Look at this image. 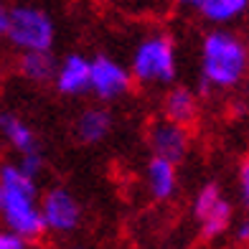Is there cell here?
<instances>
[{
    "label": "cell",
    "instance_id": "6da1fadb",
    "mask_svg": "<svg viewBox=\"0 0 249 249\" xmlns=\"http://www.w3.org/2000/svg\"><path fill=\"white\" fill-rule=\"evenodd\" d=\"M201 84L211 92H231L249 76V43L234 28H211L201 38Z\"/></svg>",
    "mask_w": 249,
    "mask_h": 249
},
{
    "label": "cell",
    "instance_id": "7a4b0ae2",
    "mask_svg": "<svg viewBox=\"0 0 249 249\" xmlns=\"http://www.w3.org/2000/svg\"><path fill=\"white\" fill-rule=\"evenodd\" d=\"M0 226L16 231L26 242H36L46 231L41 221L36 178L26 176L13 160L0 163Z\"/></svg>",
    "mask_w": 249,
    "mask_h": 249
},
{
    "label": "cell",
    "instance_id": "3957f363",
    "mask_svg": "<svg viewBox=\"0 0 249 249\" xmlns=\"http://www.w3.org/2000/svg\"><path fill=\"white\" fill-rule=\"evenodd\" d=\"M132 84L140 87H168L178 76V49L176 41L163 31L142 36L130 56Z\"/></svg>",
    "mask_w": 249,
    "mask_h": 249
},
{
    "label": "cell",
    "instance_id": "277c9868",
    "mask_svg": "<svg viewBox=\"0 0 249 249\" xmlns=\"http://www.w3.org/2000/svg\"><path fill=\"white\" fill-rule=\"evenodd\" d=\"M16 51H51L56 43V23L51 13L38 5H16L10 8L5 36Z\"/></svg>",
    "mask_w": 249,
    "mask_h": 249
},
{
    "label": "cell",
    "instance_id": "5b68a950",
    "mask_svg": "<svg viewBox=\"0 0 249 249\" xmlns=\"http://www.w3.org/2000/svg\"><path fill=\"white\" fill-rule=\"evenodd\" d=\"M132 89L130 69L122 66L115 56L99 53L89 59V92L102 102H115Z\"/></svg>",
    "mask_w": 249,
    "mask_h": 249
},
{
    "label": "cell",
    "instance_id": "8992f818",
    "mask_svg": "<svg viewBox=\"0 0 249 249\" xmlns=\"http://www.w3.org/2000/svg\"><path fill=\"white\" fill-rule=\"evenodd\" d=\"M43 229L51 234H71L82 224V206L69 188L56 186L38 198Z\"/></svg>",
    "mask_w": 249,
    "mask_h": 249
},
{
    "label": "cell",
    "instance_id": "52a82bcc",
    "mask_svg": "<svg viewBox=\"0 0 249 249\" xmlns=\"http://www.w3.org/2000/svg\"><path fill=\"white\" fill-rule=\"evenodd\" d=\"M194 213L201 224V234L206 239H219L231 224V203L224 198L216 183H206L194 201Z\"/></svg>",
    "mask_w": 249,
    "mask_h": 249
},
{
    "label": "cell",
    "instance_id": "ba28073f",
    "mask_svg": "<svg viewBox=\"0 0 249 249\" xmlns=\"http://www.w3.org/2000/svg\"><path fill=\"white\" fill-rule=\"evenodd\" d=\"M148 145L153 155H160L171 163H180L191 150V135L186 124L160 117L148 127Z\"/></svg>",
    "mask_w": 249,
    "mask_h": 249
},
{
    "label": "cell",
    "instance_id": "9c48e42d",
    "mask_svg": "<svg viewBox=\"0 0 249 249\" xmlns=\"http://www.w3.org/2000/svg\"><path fill=\"white\" fill-rule=\"evenodd\" d=\"M53 87L64 97H82L89 92V56L84 53H66L56 61L53 69Z\"/></svg>",
    "mask_w": 249,
    "mask_h": 249
},
{
    "label": "cell",
    "instance_id": "30bf717a",
    "mask_svg": "<svg viewBox=\"0 0 249 249\" xmlns=\"http://www.w3.org/2000/svg\"><path fill=\"white\" fill-rule=\"evenodd\" d=\"M196 10L211 28H236L249 18V0H198Z\"/></svg>",
    "mask_w": 249,
    "mask_h": 249
},
{
    "label": "cell",
    "instance_id": "8fae6325",
    "mask_svg": "<svg viewBox=\"0 0 249 249\" xmlns=\"http://www.w3.org/2000/svg\"><path fill=\"white\" fill-rule=\"evenodd\" d=\"M145 186L155 201H171L178 191V171L176 163L165 160L160 155H153L145 165Z\"/></svg>",
    "mask_w": 249,
    "mask_h": 249
},
{
    "label": "cell",
    "instance_id": "7c38bea8",
    "mask_svg": "<svg viewBox=\"0 0 249 249\" xmlns=\"http://www.w3.org/2000/svg\"><path fill=\"white\" fill-rule=\"evenodd\" d=\"M0 138H3V142H8L18 155L41 150L38 135L33 132V127H31V124L20 117V115H16V112H8V109L0 112Z\"/></svg>",
    "mask_w": 249,
    "mask_h": 249
},
{
    "label": "cell",
    "instance_id": "4fadbf2b",
    "mask_svg": "<svg viewBox=\"0 0 249 249\" xmlns=\"http://www.w3.org/2000/svg\"><path fill=\"white\" fill-rule=\"evenodd\" d=\"M112 112L107 107H87L74 122V135L82 145H97L112 132Z\"/></svg>",
    "mask_w": 249,
    "mask_h": 249
},
{
    "label": "cell",
    "instance_id": "5bb4252c",
    "mask_svg": "<svg viewBox=\"0 0 249 249\" xmlns=\"http://www.w3.org/2000/svg\"><path fill=\"white\" fill-rule=\"evenodd\" d=\"M198 115V97L194 89L188 87H173L168 89V94L163 99V117L178 122V124H188L196 120Z\"/></svg>",
    "mask_w": 249,
    "mask_h": 249
},
{
    "label": "cell",
    "instance_id": "9a60e30c",
    "mask_svg": "<svg viewBox=\"0 0 249 249\" xmlns=\"http://www.w3.org/2000/svg\"><path fill=\"white\" fill-rule=\"evenodd\" d=\"M53 69H56V59L51 56V51H23L20 53L18 71H20V76H26L33 84L51 82Z\"/></svg>",
    "mask_w": 249,
    "mask_h": 249
},
{
    "label": "cell",
    "instance_id": "2e32d148",
    "mask_svg": "<svg viewBox=\"0 0 249 249\" xmlns=\"http://www.w3.org/2000/svg\"><path fill=\"white\" fill-rule=\"evenodd\" d=\"M18 165H20V171H23L26 176L31 178H36L43 173V153L41 150H33V153H23V155H18Z\"/></svg>",
    "mask_w": 249,
    "mask_h": 249
},
{
    "label": "cell",
    "instance_id": "e0dca14e",
    "mask_svg": "<svg viewBox=\"0 0 249 249\" xmlns=\"http://www.w3.org/2000/svg\"><path fill=\"white\" fill-rule=\"evenodd\" d=\"M0 249H28V242L23 236H18L16 231L0 226Z\"/></svg>",
    "mask_w": 249,
    "mask_h": 249
},
{
    "label": "cell",
    "instance_id": "ac0fdd59",
    "mask_svg": "<svg viewBox=\"0 0 249 249\" xmlns=\"http://www.w3.org/2000/svg\"><path fill=\"white\" fill-rule=\"evenodd\" d=\"M239 196H242V203L249 213V158L242 160V165H239Z\"/></svg>",
    "mask_w": 249,
    "mask_h": 249
},
{
    "label": "cell",
    "instance_id": "d6986e66",
    "mask_svg": "<svg viewBox=\"0 0 249 249\" xmlns=\"http://www.w3.org/2000/svg\"><path fill=\"white\" fill-rule=\"evenodd\" d=\"M234 239L239 244H249V216L234 226Z\"/></svg>",
    "mask_w": 249,
    "mask_h": 249
},
{
    "label": "cell",
    "instance_id": "ffe728a7",
    "mask_svg": "<svg viewBox=\"0 0 249 249\" xmlns=\"http://www.w3.org/2000/svg\"><path fill=\"white\" fill-rule=\"evenodd\" d=\"M8 18H10V5H8V0H0V38L5 36Z\"/></svg>",
    "mask_w": 249,
    "mask_h": 249
},
{
    "label": "cell",
    "instance_id": "44dd1931",
    "mask_svg": "<svg viewBox=\"0 0 249 249\" xmlns=\"http://www.w3.org/2000/svg\"><path fill=\"white\" fill-rule=\"evenodd\" d=\"M176 3H178L180 8H194V10H196V5H198V0H176Z\"/></svg>",
    "mask_w": 249,
    "mask_h": 249
},
{
    "label": "cell",
    "instance_id": "7402d4cb",
    "mask_svg": "<svg viewBox=\"0 0 249 249\" xmlns=\"http://www.w3.org/2000/svg\"><path fill=\"white\" fill-rule=\"evenodd\" d=\"M49 249H56V247H49Z\"/></svg>",
    "mask_w": 249,
    "mask_h": 249
}]
</instances>
